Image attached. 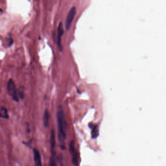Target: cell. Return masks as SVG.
<instances>
[{
    "label": "cell",
    "instance_id": "obj_1",
    "mask_svg": "<svg viewBox=\"0 0 166 166\" xmlns=\"http://www.w3.org/2000/svg\"><path fill=\"white\" fill-rule=\"evenodd\" d=\"M57 122L59 130V140L61 148L64 149L65 140L66 136V123L64 113L61 106H60L57 112Z\"/></svg>",
    "mask_w": 166,
    "mask_h": 166
},
{
    "label": "cell",
    "instance_id": "obj_2",
    "mask_svg": "<svg viewBox=\"0 0 166 166\" xmlns=\"http://www.w3.org/2000/svg\"><path fill=\"white\" fill-rule=\"evenodd\" d=\"M7 91H8L9 94H10L12 97L13 99L15 101L18 102L19 101V98L18 95L17 94V91L16 89L15 84L12 79H9V81H8L7 85Z\"/></svg>",
    "mask_w": 166,
    "mask_h": 166
},
{
    "label": "cell",
    "instance_id": "obj_3",
    "mask_svg": "<svg viewBox=\"0 0 166 166\" xmlns=\"http://www.w3.org/2000/svg\"><path fill=\"white\" fill-rule=\"evenodd\" d=\"M76 8L75 6H73L69 12L67 17L66 29L67 30H69L71 27L72 22L76 15Z\"/></svg>",
    "mask_w": 166,
    "mask_h": 166
},
{
    "label": "cell",
    "instance_id": "obj_4",
    "mask_svg": "<svg viewBox=\"0 0 166 166\" xmlns=\"http://www.w3.org/2000/svg\"><path fill=\"white\" fill-rule=\"evenodd\" d=\"M70 152L72 156V161L73 164L75 166H78V154L75 148V143L73 141H72L70 144Z\"/></svg>",
    "mask_w": 166,
    "mask_h": 166
},
{
    "label": "cell",
    "instance_id": "obj_5",
    "mask_svg": "<svg viewBox=\"0 0 166 166\" xmlns=\"http://www.w3.org/2000/svg\"><path fill=\"white\" fill-rule=\"evenodd\" d=\"M63 28L62 22H60L58 28V39H57V43L58 45L60 51H62L63 49V47L61 44V37L63 34Z\"/></svg>",
    "mask_w": 166,
    "mask_h": 166
},
{
    "label": "cell",
    "instance_id": "obj_6",
    "mask_svg": "<svg viewBox=\"0 0 166 166\" xmlns=\"http://www.w3.org/2000/svg\"><path fill=\"white\" fill-rule=\"evenodd\" d=\"M34 159L35 166H42L41 157L39 151L37 149H34Z\"/></svg>",
    "mask_w": 166,
    "mask_h": 166
},
{
    "label": "cell",
    "instance_id": "obj_7",
    "mask_svg": "<svg viewBox=\"0 0 166 166\" xmlns=\"http://www.w3.org/2000/svg\"><path fill=\"white\" fill-rule=\"evenodd\" d=\"M51 149L52 152L55 151L54 150L56 147L55 133L54 130H52L51 133V139H50Z\"/></svg>",
    "mask_w": 166,
    "mask_h": 166
},
{
    "label": "cell",
    "instance_id": "obj_8",
    "mask_svg": "<svg viewBox=\"0 0 166 166\" xmlns=\"http://www.w3.org/2000/svg\"><path fill=\"white\" fill-rule=\"evenodd\" d=\"M90 127L92 129V131H91L92 138L93 139H95L97 138V137L99 136V134L98 128L95 125L94 126L93 124L92 125V126Z\"/></svg>",
    "mask_w": 166,
    "mask_h": 166
},
{
    "label": "cell",
    "instance_id": "obj_9",
    "mask_svg": "<svg viewBox=\"0 0 166 166\" xmlns=\"http://www.w3.org/2000/svg\"><path fill=\"white\" fill-rule=\"evenodd\" d=\"M57 157L55 151L52 152V155L50 158L49 166H57Z\"/></svg>",
    "mask_w": 166,
    "mask_h": 166
},
{
    "label": "cell",
    "instance_id": "obj_10",
    "mask_svg": "<svg viewBox=\"0 0 166 166\" xmlns=\"http://www.w3.org/2000/svg\"><path fill=\"white\" fill-rule=\"evenodd\" d=\"M49 121V114L47 110H45L44 115V126L45 127H47L48 126Z\"/></svg>",
    "mask_w": 166,
    "mask_h": 166
},
{
    "label": "cell",
    "instance_id": "obj_11",
    "mask_svg": "<svg viewBox=\"0 0 166 166\" xmlns=\"http://www.w3.org/2000/svg\"><path fill=\"white\" fill-rule=\"evenodd\" d=\"M0 117L5 119H8L9 118L7 111L5 108H2L0 110Z\"/></svg>",
    "mask_w": 166,
    "mask_h": 166
},
{
    "label": "cell",
    "instance_id": "obj_12",
    "mask_svg": "<svg viewBox=\"0 0 166 166\" xmlns=\"http://www.w3.org/2000/svg\"><path fill=\"white\" fill-rule=\"evenodd\" d=\"M17 94L18 95V96H20L21 99H23V96H24V92H23V90L22 89H19V91L17 92Z\"/></svg>",
    "mask_w": 166,
    "mask_h": 166
},
{
    "label": "cell",
    "instance_id": "obj_13",
    "mask_svg": "<svg viewBox=\"0 0 166 166\" xmlns=\"http://www.w3.org/2000/svg\"><path fill=\"white\" fill-rule=\"evenodd\" d=\"M13 39H11V38H9L8 39V42H7V44H8V45L9 46H10L12 44H13Z\"/></svg>",
    "mask_w": 166,
    "mask_h": 166
}]
</instances>
